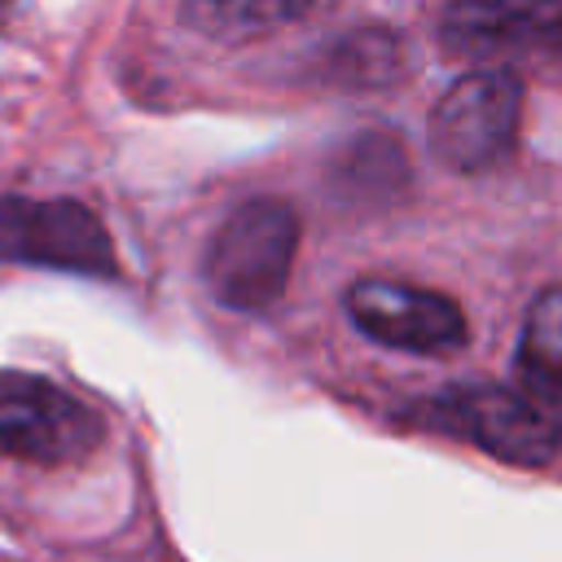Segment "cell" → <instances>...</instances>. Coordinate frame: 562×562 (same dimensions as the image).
Masks as SVG:
<instances>
[{"label": "cell", "mask_w": 562, "mask_h": 562, "mask_svg": "<svg viewBox=\"0 0 562 562\" xmlns=\"http://www.w3.org/2000/svg\"><path fill=\"white\" fill-rule=\"evenodd\" d=\"M299 246V215L281 198H250L215 228L202 281L215 303L233 312H259L281 299Z\"/></svg>", "instance_id": "1"}, {"label": "cell", "mask_w": 562, "mask_h": 562, "mask_svg": "<svg viewBox=\"0 0 562 562\" xmlns=\"http://www.w3.org/2000/svg\"><path fill=\"white\" fill-rule=\"evenodd\" d=\"M105 422L92 404L40 373H0V457L70 465L101 448Z\"/></svg>", "instance_id": "2"}, {"label": "cell", "mask_w": 562, "mask_h": 562, "mask_svg": "<svg viewBox=\"0 0 562 562\" xmlns=\"http://www.w3.org/2000/svg\"><path fill=\"white\" fill-rule=\"evenodd\" d=\"M522 79L505 66H483L457 79L430 114V154L461 176L496 167L518 136Z\"/></svg>", "instance_id": "3"}, {"label": "cell", "mask_w": 562, "mask_h": 562, "mask_svg": "<svg viewBox=\"0 0 562 562\" xmlns=\"http://www.w3.org/2000/svg\"><path fill=\"white\" fill-rule=\"evenodd\" d=\"M0 263L114 277L119 255L101 215L75 198H0Z\"/></svg>", "instance_id": "4"}, {"label": "cell", "mask_w": 562, "mask_h": 562, "mask_svg": "<svg viewBox=\"0 0 562 562\" xmlns=\"http://www.w3.org/2000/svg\"><path fill=\"white\" fill-rule=\"evenodd\" d=\"M422 413L426 426L452 430L505 465H549L562 448L558 417L509 386H452Z\"/></svg>", "instance_id": "5"}, {"label": "cell", "mask_w": 562, "mask_h": 562, "mask_svg": "<svg viewBox=\"0 0 562 562\" xmlns=\"http://www.w3.org/2000/svg\"><path fill=\"white\" fill-rule=\"evenodd\" d=\"M342 307L364 338L395 347V351H408V356H448L470 334L457 299L426 290V285L391 281V277L351 281Z\"/></svg>", "instance_id": "6"}, {"label": "cell", "mask_w": 562, "mask_h": 562, "mask_svg": "<svg viewBox=\"0 0 562 562\" xmlns=\"http://www.w3.org/2000/svg\"><path fill=\"white\" fill-rule=\"evenodd\" d=\"M439 40L452 57L509 61L562 48V4H452L439 18Z\"/></svg>", "instance_id": "7"}, {"label": "cell", "mask_w": 562, "mask_h": 562, "mask_svg": "<svg viewBox=\"0 0 562 562\" xmlns=\"http://www.w3.org/2000/svg\"><path fill=\"white\" fill-rule=\"evenodd\" d=\"M514 378L518 395H527L544 413H562V285H544L531 299L518 334Z\"/></svg>", "instance_id": "8"}, {"label": "cell", "mask_w": 562, "mask_h": 562, "mask_svg": "<svg viewBox=\"0 0 562 562\" xmlns=\"http://www.w3.org/2000/svg\"><path fill=\"white\" fill-rule=\"evenodd\" d=\"M307 4H189L184 22L211 31V35H241V31H263L277 22L307 18Z\"/></svg>", "instance_id": "9"}]
</instances>
